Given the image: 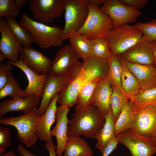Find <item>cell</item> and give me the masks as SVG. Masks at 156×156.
<instances>
[{
	"label": "cell",
	"mask_w": 156,
	"mask_h": 156,
	"mask_svg": "<svg viewBox=\"0 0 156 156\" xmlns=\"http://www.w3.org/2000/svg\"><path fill=\"white\" fill-rule=\"evenodd\" d=\"M19 10L15 0H0V18L6 16L15 18Z\"/></svg>",
	"instance_id": "obj_37"
},
{
	"label": "cell",
	"mask_w": 156,
	"mask_h": 156,
	"mask_svg": "<svg viewBox=\"0 0 156 156\" xmlns=\"http://www.w3.org/2000/svg\"><path fill=\"white\" fill-rule=\"evenodd\" d=\"M70 108L66 106H57L55 113L56 124L50 131L51 137L55 136L56 140L57 156H62L68 136V122L67 114Z\"/></svg>",
	"instance_id": "obj_16"
},
{
	"label": "cell",
	"mask_w": 156,
	"mask_h": 156,
	"mask_svg": "<svg viewBox=\"0 0 156 156\" xmlns=\"http://www.w3.org/2000/svg\"><path fill=\"white\" fill-rule=\"evenodd\" d=\"M85 81L82 69L79 75L67 83L59 92L58 102L60 105L70 108L77 105L80 90Z\"/></svg>",
	"instance_id": "obj_21"
},
{
	"label": "cell",
	"mask_w": 156,
	"mask_h": 156,
	"mask_svg": "<svg viewBox=\"0 0 156 156\" xmlns=\"http://www.w3.org/2000/svg\"><path fill=\"white\" fill-rule=\"evenodd\" d=\"M122 65L121 75L122 87L127 96L131 100L139 93L141 89L134 75L126 66Z\"/></svg>",
	"instance_id": "obj_27"
},
{
	"label": "cell",
	"mask_w": 156,
	"mask_h": 156,
	"mask_svg": "<svg viewBox=\"0 0 156 156\" xmlns=\"http://www.w3.org/2000/svg\"><path fill=\"white\" fill-rule=\"evenodd\" d=\"M8 96H10L12 99L26 98L28 96L24 90L20 87L12 72L10 75L6 83L0 90V99Z\"/></svg>",
	"instance_id": "obj_34"
},
{
	"label": "cell",
	"mask_w": 156,
	"mask_h": 156,
	"mask_svg": "<svg viewBox=\"0 0 156 156\" xmlns=\"http://www.w3.org/2000/svg\"><path fill=\"white\" fill-rule=\"evenodd\" d=\"M45 146L49 152V156H57L56 153L57 146L54 145L53 141L46 142Z\"/></svg>",
	"instance_id": "obj_42"
},
{
	"label": "cell",
	"mask_w": 156,
	"mask_h": 156,
	"mask_svg": "<svg viewBox=\"0 0 156 156\" xmlns=\"http://www.w3.org/2000/svg\"><path fill=\"white\" fill-rule=\"evenodd\" d=\"M89 11L88 0H66L65 24L63 28L64 40L81 28Z\"/></svg>",
	"instance_id": "obj_6"
},
{
	"label": "cell",
	"mask_w": 156,
	"mask_h": 156,
	"mask_svg": "<svg viewBox=\"0 0 156 156\" xmlns=\"http://www.w3.org/2000/svg\"><path fill=\"white\" fill-rule=\"evenodd\" d=\"M134 25L142 33L144 39L151 42L156 40V18L145 22H136Z\"/></svg>",
	"instance_id": "obj_36"
},
{
	"label": "cell",
	"mask_w": 156,
	"mask_h": 156,
	"mask_svg": "<svg viewBox=\"0 0 156 156\" xmlns=\"http://www.w3.org/2000/svg\"><path fill=\"white\" fill-rule=\"evenodd\" d=\"M79 58L70 44L65 45L57 52L49 74L58 76L68 75L73 64Z\"/></svg>",
	"instance_id": "obj_14"
},
{
	"label": "cell",
	"mask_w": 156,
	"mask_h": 156,
	"mask_svg": "<svg viewBox=\"0 0 156 156\" xmlns=\"http://www.w3.org/2000/svg\"><path fill=\"white\" fill-rule=\"evenodd\" d=\"M20 58L25 65L36 73L46 75L49 73L52 61L45 55L30 47H22Z\"/></svg>",
	"instance_id": "obj_12"
},
{
	"label": "cell",
	"mask_w": 156,
	"mask_h": 156,
	"mask_svg": "<svg viewBox=\"0 0 156 156\" xmlns=\"http://www.w3.org/2000/svg\"><path fill=\"white\" fill-rule=\"evenodd\" d=\"M143 34L134 25L124 24L112 29L104 37L113 53L120 55L143 39Z\"/></svg>",
	"instance_id": "obj_4"
},
{
	"label": "cell",
	"mask_w": 156,
	"mask_h": 156,
	"mask_svg": "<svg viewBox=\"0 0 156 156\" xmlns=\"http://www.w3.org/2000/svg\"><path fill=\"white\" fill-rule=\"evenodd\" d=\"M59 97V94H57L53 97L46 111L40 117L38 122L36 129L38 138L45 142L53 141L50 135L51 128L55 120L57 103Z\"/></svg>",
	"instance_id": "obj_20"
},
{
	"label": "cell",
	"mask_w": 156,
	"mask_h": 156,
	"mask_svg": "<svg viewBox=\"0 0 156 156\" xmlns=\"http://www.w3.org/2000/svg\"><path fill=\"white\" fill-rule=\"evenodd\" d=\"M34 18L44 23L53 22L65 10L66 0H29Z\"/></svg>",
	"instance_id": "obj_8"
},
{
	"label": "cell",
	"mask_w": 156,
	"mask_h": 156,
	"mask_svg": "<svg viewBox=\"0 0 156 156\" xmlns=\"http://www.w3.org/2000/svg\"><path fill=\"white\" fill-rule=\"evenodd\" d=\"M92 156V155H88V156Z\"/></svg>",
	"instance_id": "obj_50"
},
{
	"label": "cell",
	"mask_w": 156,
	"mask_h": 156,
	"mask_svg": "<svg viewBox=\"0 0 156 156\" xmlns=\"http://www.w3.org/2000/svg\"><path fill=\"white\" fill-rule=\"evenodd\" d=\"M116 138L128 149L131 156H151L156 153V147L151 140L133 129L120 133Z\"/></svg>",
	"instance_id": "obj_9"
},
{
	"label": "cell",
	"mask_w": 156,
	"mask_h": 156,
	"mask_svg": "<svg viewBox=\"0 0 156 156\" xmlns=\"http://www.w3.org/2000/svg\"><path fill=\"white\" fill-rule=\"evenodd\" d=\"M5 57L3 53H0V63H1L4 60L5 58Z\"/></svg>",
	"instance_id": "obj_49"
},
{
	"label": "cell",
	"mask_w": 156,
	"mask_h": 156,
	"mask_svg": "<svg viewBox=\"0 0 156 156\" xmlns=\"http://www.w3.org/2000/svg\"><path fill=\"white\" fill-rule=\"evenodd\" d=\"M76 77L73 74L61 76H54L49 74L47 75L40 104L38 108L40 116L44 114L53 97L59 94L67 83Z\"/></svg>",
	"instance_id": "obj_10"
},
{
	"label": "cell",
	"mask_w": 156,
	"mask_h": 156,
	"mask_svg": "<svg viewBox=\"0 0 156 156\" xmlns=\"http://www.w3.org/2000/svg\"><path fill=\"white\" fill-rule=\"evenodd\" d=\"M154 57V65L156 68V40L151 42Z\"/></svg>",
	"instance_id": "obj_46"
},
{
	"label": "cell",
	"mask_w": 156,
	"mask_h": 156,
	"mask_svg": "<svg viewBox=\"0 0 156 156\" xmlns=\"http://www.w3.org/2000/svg\"><path fill=\"white\" fill-rule=\"evenodd\" d=\"M16 4L19 10H20L28 2L29 0H15Z\"/></svg>",
	"instance_id": "obj_44"
},
{
	"label": "cell",
	"mask_w": 156,
	"mask_h": 156,
	"mask_svg": "<svg viewBox=\"0 0 156 156\" xmlns=\"http://www.w3.org/2000/svg\"><path fill=\"white\" fill-rule=\"evenodd\" d=\"M88 4H92L99 7L103 4L105 0H88Z\"/></svg>",
	"instance_id": "obj_45"
},
{
	"label": "cell",
	"mask_w": 156,
	"mask_h": 156,
	"mask_svg": "<svg viewBox=\"0 0 156 156\" xmlns=\"http://www.w3.org/2000/svg\"><path fill=\"white\" fill-rule=\"evenodd\" d=\"M99 8L111 19L112 29L135 22L142 14L139 10L124 5L119 0H105Z\"/></svg>",
	"instance_id": "obj_7"
},
{
	"label": "cell",
	"mask_w": 156,
	"mask_h": 156,
	"mask_svg": "<svg viewBox=\"0 0 156 156\" xmlns=\"http://www.w3.org/2000/svg\"><path fill=\"white\" fill-rule=\"evenodd\" d=\"M115 121L111 109L105 116V121L103 127L97 133L95 139L97 142L96 148L102 153L109 142L116 137L115 134Z\"/></svg>",
	"instance_id": "obj_24"
},
{
	"label": "cell",
	"mask_w": 156,
	"mask_h": 156,
	"mask_svg": "<svg viewBox=\"0 0 156 156\" xmlns=\"http://www.w3.org/2000/svg\"><path fill=\"white\" fill-rule=\"evenodd\" d=\"M63 153V156H86L94 154L85 139L73 136H68Z\"/></svg>",
	"instance_id": "obj_25"
},
{
	"label": "cell",
	"mask_w": 156,
	"mask_h": 156,
	"mask_svg": "<svg viewBox=\"0 0 156 156\" xmlns=\"http://www.w3.org/2000/svg\"><path fill=\"white\" fill-rule=\"evenodd\" d=\"M122 4L139 10L143 8L148 1V0H119Z\"/></svg>",
	"instance_id": "obj_40"
},
{
	"label": "cell",
	"mask_w": 156,
	"mask_h": 156,
	"mask_svg": "<svg viewBox=\"0 0 156 156\" xmlns=\"http://www.w3.org/2000/svg\"><path fill=\"white\" fill-rule=\"evenodd\" d=\"M11 135L9 129L2 125L0 126V153H5L10 145Z\"/></svg>",
	"instance_id": "obj_38"
},
{
	"label": "cell",
	"mask_w": 156,
	"mask_h": 156,
	"mask_svg": "<svg viewBox=\"0 0 156 156\" xmlns=\"http://www.w3.org/2000/svg\"><path fill=\"white\" fill-rule=\"evenodd\" d=\"M126 61L143 65H154L151 42L143 39L120 55Z\"/></svg>",
	"instance_id": "obj_15"
},
{
	"label": "cell",
	"mask_w": 156,
	"mask_h": 156,
	"mask_svg": "<svg viewBox=\"0 0 156 156\" xmlns=\"http://www.w3.org/2000/svg\"><path fill=\"white\" fill-rule=\"evenodd\" d=\"M4 19L8 24L12 32L23 47H29L34 42L30 32L20 24L14 18L6 16Z\"/></svg>",
	"instance_id": "obj_29"
},
{
	"label": "cell",
	"mask_w": 156,
	"mask_h": 156,
	"mask_svg": "<svg viewBox=\"0 0 156 156\" xmlns=\"http://www.w3.org/2000/svg\"><path fill=\"white\" fill-rule=\"evenodd\" d=\"M18 151L20 155L23 156H38L26 149L21 144L18 145Z\"/></svg>",
	"instance_id": "obj_43"
},
{
	"label": "cell",
	"mask_w": 156,
	"mask_h": 156,
	"mask_svg": "<svg viewBox=\"0 0 156 156\" xmlns=\"http://www.w3.org/2000/svg\"><path fill=\"white\" fill-rule=\"evenodd\" d=\"M20 24L31 34L35 42L43 49L61 47L64 40L63 28L57 26H49L35 21L25 13H23L20 19Z\"/></svg>",
	"instance_id": "obj_2"
},
{
	"label": "cell",
	"mask_w": 156,
	"mask_h": 156,
	"mask_svg": "<svg viewBox=\"0 0 156 156\" xmlns=\"http://www.w3.org/2000/svg\"><path fill=\"white\" fill-rule=\"evenodd\" d=\"M68 38L70 44L79 58L84 60L90 55L89 39L77 32L71 34Z\"/></svg>",
	"instance_id": "obj_30"
},
{
	"label": "cell",
	"mask_w": 156,
	"mask_h": 156,
	"mask_svg": "<svg viewBox=\"0 0 156 156\" xmlns=\"http://www.w3.org/2000/svg\"><path fill=\"white\" fill-rule=\"evenodd\" d=\"M11 65L7 63L0 64V90L4 87L8 81L10 75L12 72Z\"/></svg>",
	"instance_id": "obj_39"
},
{
	"label": "cell",
	"mask_w": 156,
	"mask_h": 156,
	"mask_svg": "<svg viewBox=\"0 0 156 156\" xmlns=\"http://www.w3.org/2000/svg\"><path fill=\"white\" fill-rule=\"evenodd\" d=\"M40 101L33 96L26 98L9 99L0 103V119L7 113L11 111H22L23 114L30 112L39 105Z\"/></svg>",
	"instance_id": "obj_23"
},
{
	"label": "cell",
	"mask_w": 156,
	"mask_h": 156,
	"mask_svg": "<svg viewBox=\"0 0 156 156\" xmlns=\"http://www.w3.org/2000/svg\"><path fill=\"white\" fill-rule=\"evenodd\" d=\"M112 91L108 75L99 82L92 96L91 103L94 104L101 112L105 116L111 109L110 99Z\"/></svg>",
	"instance_id": "obj_22"
},
{
	"label": "cell",
	"mask_w": 156,
	"mask_h": 156,
	"mask_svg": "<svg viewBox=\"0 0 156 156\" xmlns=\"http://www.w3.org/2000/svg\"><path fill=\"white\" fill-rule=\"evenodd\" d=\"M105 121V115L94 103H91L84 109L76 107L72 118L68 121V135L79 137L83 135L95 139Z\"/></svg>",
	"instance_id": "obj_1"
},
{
	"label": "cell",
	"mask_w": 156,
	"mask_h": 156,
	"mask_svg": "<svg viewBox=\"0 0 156 156\" xmlns=\"http://www.w3.org/2000/svg\"><path fill=\"white\" fill-rule=\"evenodd\" d=\"M0 51L9 61H18L22 47L13 34L8 24L2 18H0Z\"/></svg>",
	"instance_id": "obj_11"
},
{
	"label": "cell",
	"mask_w": 156,
	"mask_h": 156,
	"mask_svg": "<svg viewBox=\"0 0 156 156\" xmlns=\"http://www.w3.org/2000/svg\"><path fill=\"white\" fill-rule=\"evenodd\" d=\"M134 113L133 129L149 138L156 131V106H147Z\"/></svg>",
	"instance_id": "obj_13"
},
{
	"label": "cell",
	"mask_w": 156,
	"mask_h": 156,
	"mask_svg": "<svg viewBox=\"0 0 156 156\" xmlns=\"http://www.w3.org/2000/svg\"><path fill=\"white\" fill-rule=\"evenodd\" d=\"M90 41V56L108 60L111 57L113 53L104 37L93 38Z\"/></svg>",
	"instance_id": "obj_31"
},
{
	"label": "cell",
	"mask_w": 156,
	"mask_h": 156,
	"mask_svg": "<svg viewBox=\"0 0 156 156\" xmlns=\"http://www.w3.org/2000/svg\"><path fill=\"white\" fill-rule=\"evenodd\" d=\"M108 60L109 66V76L111 82L114 83L127 96L122 87L121 75L122 64L118 56L114 53Z\"/></svg>",
	"instance_id": "obj_35"
},
{
	"label": "cell",
	"mask_w": 156,
	"mask_h": 156,
	"mask_svg": "<svg viewBox=\"0 0 156 156\" xmlns=\"http://www.w3.org/2000/svg\"><path fill=\"white\" fill-rule=\"evenodd\" d=\"M130 102L134 112L147 106H156V87L141 90L136 96L130 100Z\"/></svg>",
	"instance_id": "obj_28"
},
{
	"label": "cell",
	"mask_w": 156,
	"mask_h": 156,
	"mask_svg": "<svg viewBox=\"0 0 156 156\" xmlns=\"http://www.w3.org/2000/svg\"><path fill=\"white\" fill-rule=\"evenodd\" d=\"M111 83L112 91L110 99V103L115 122L123 107L129 101V99L114 83L111 82Z\"/></svg>",
	"instance_id": "obj_33"
},
{
	"label": "cell",
	"mask_w": 156,
	"mask_h": 156,
	"mask_svg": "<svg viewBox=\"0 0 156 156\" xmlns=\"http://www.w3.org/2000/svg\"><path fill=\"white\" fill-rule=\"evenodd\" d=\"M6 63L16 66L23 72L28 81V85L24 90L25 93L27 96H34L40 101L47 75L36 73L25 65L20 59L15 63L8 61Z\"/></svg>",
	"instance_id": "obj_17"
},
{
	"label": "cell",
	"mask_w": 156,
	"mask_h": 156,
	"mask_svg": "<svg viewBox=\"0 0 156 156\" xmlns=\"http://www.w3.org/2000/svg\"><path fill=\"white\" fill-rule=\"evenodd\" d=\"M149 138L151 140L156 147V131Z\"/></svg>",
	"instance_id": "obj_48"
},
{
	"label": "cell",
	"mask_w": 156,
	"mask_h": 156,
	"mask_svg": "<svg viewBox=\"0 0 156 156\" xmlns=\"http://www.w3.org/2000/svg\"><path fill=\"white\" fill-rule=\"evenodd\" d=\"M99 81H85L81 87L76 107L84 109L91 103L94 90Z\"/></svg>",
	"instance_id": "obj_32"
},
{
	"label": "cell",
	"mask_w": 156,
	"mask_h": 156,
	"mask_svg": "<svg viewBox=\"0 0 156 156\" xmlns=\"http://www.w3.org/2000/svg\"><path fill=\"white\" fill-rule=\"evenodd\" d=\"M119 143L116 137L110 140L106 146L102 153V156H109L116 148Z\"/></svg>",
	"instance_id": "obj_41"
},
{
	"label": "cell",
	"mask_w": 156,
	"mask_h": 156,
	"mask_svg": "<svg viewBox=\"0 0 156 156\" xmlns=\"http://www.w3.org/2000/svg\"><path fill=\"white\" fill-rule=\"evenodd\" d=\"M0 156H23L20 155H17L15 154L14 152L12 150H9L8 151L3 153L0 154Z\"/></svg>",
	"instance_id": "obj_47"
},
{
	"label": "cell",
	"mask_w": 156,
	"mask_h": 156,
	"mask_svg": "<svg viewBox=\"0 0 156 156\" xmlns=\"http://www.w3.org/2000/svg\"><path fill=\"white\" fill-rule=\"evenodd\" d=\"M134 112L130 102L123 107L115 123V136L118 134L133 129Z\"/></svg>",
	"instance_id": "obj_26"
},
{
	"label": "cell",
	"mask_w": 156,
	"mask_h": 156,
	"mask_svg": "<svg viewBox=\"0 0 156 156\" xmlns=\"http://www.w3.org/2000/svg\"><path fill=\"white\" fill-rule=\"evenodd\" d=\"M82 71L86 80L99 81L109 75L108 60L90 56L83 60Z\"/></svg>",
	"instance_id": "obj_19"
},
{
	"label": "cell",
	"mask_w": 156,
	"mask_h": 156,
	"mask_svg": "<svg viewBox=\"0 0 156 156\" xmlns=\"http://www.w3.org/2000/svg\"><path fill=\"white\" fill-rule=\"evenodd\" d=\"M89 11L83 24L77 32L90 40L105 36L112 29L113 25L110 18L99 7L88 3Z\"/></svg>",
	"instance_id": "obj_5"
},
{
	"label": "cell",
	"mask_w": 156,
	"mask_h": 156,
	"mask_svg": "<svg viewBox=\"0 0 156 156\" xmlns=\"http://www.w3.org/2000/svg\"><path fill=\"white\" fill-rule=\"evenodd\" d=\"M40 116L38 108L35 107L26 114L0 118V123L14 127L17 131V137L19 141L29 148L34 145L38 138L36 129Z\"/></svg>",
	"instance_id": "obj_3"
},
{
	"label": "cell",
	"mask_w": 156,
	"mask_h": 156,
	"mask_svg": "<svg viewBox=\"0 0 156 156\" xmlns=\"http://www.w3.org/2000/svg\"><path fill=\"white\" fill-rule=\"evenodd\" d=\"M121 63L134 75L141 90L156 87V68L154 65H143L128 62L117 55Z\"/></svg>",
	"instance_id": "obj_18"
}]
</instances>
